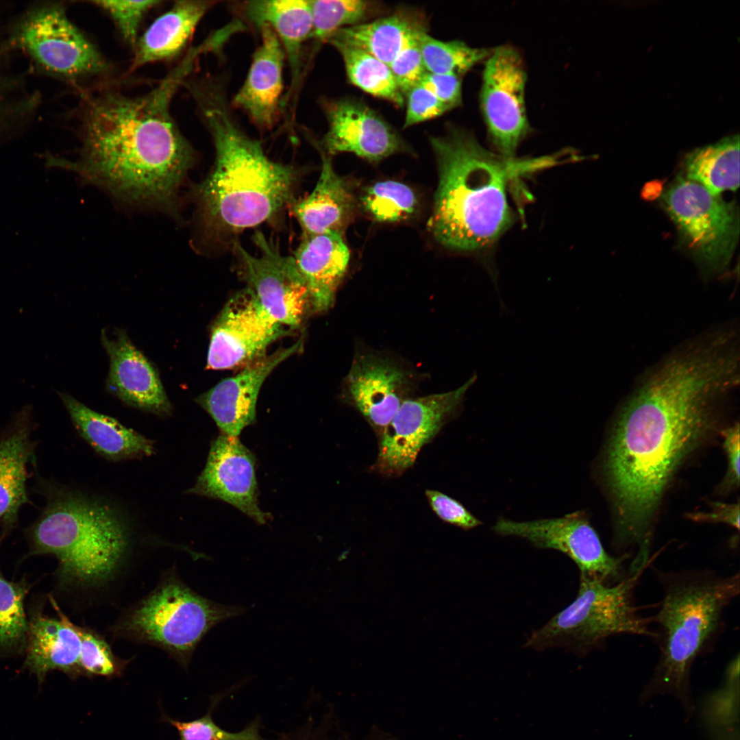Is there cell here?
<instances>
[{
  "label": "cell",
  "instance_id": "obj_1",
  "mask_svg": "<svg viewBox=\"0 0 740 740\" xmlns=\"http://www.w3.org/2000/svg\"><path fill=\"white\" fill-rule=\"evenodd\" d=\"M739 359L704 336L672 354L632 393L605 460L620 545H648V530L674 471L713 423L717 400L737 385Z\"/></svg>",
  "mask_w": 740,
  "mask_h": 740
},
{
  "label": "cell",
  "instance_id": "obj_20",
  "mask_svg": "<svg viewBox=\"0 0 740 740\" xmlns=\"http://www.w3.org/2000/svg\"><path fill=\"white\" fill-rule=\"evenodd\" d=\"M258 30L260 43L231 105L243 110L259 129L268 130L277 123L283 101L286 56L278 36L269 26L264 25Z\"/></svg>",
  "mask_w": 740,
  "mask_h": 740
},
{
  "label": "cell",
  "instance_id": "obj_31",
  "mask_svg": "<svg viewBox=\"0 0 740 740\" xmlns=\"http://www.w3.org/2000/svg\"><path fill=\"white\" fill-rule=\"evenodd\" d=\"M687 179L719 195L735 191L739 186V136H728L709 145L695 149L685 158Z\"/></svg>",
  "mask_w": 740,
  "mask_h": 740
},
{
  "label": "cell",
  "instance_id": "obj_14",
  "mask_svg": "<svg viewBox=\"0 0 740 740\" xmlns=\"http://www.w3.org/2000/svg\"><path fill=\"white\" fill-rule=\"evenodd\" d=\"M476 379L474 375L452 391L405 399L379 436L375 469L383 475L399 476L411 467L423 447L454 415Z\"/></svg>",
  "mask_w": 740,
  "mask_h": 740
},
{
  "label": "cell",
  "instance_id": "obj_37",
  "mask_svg": "<svg viewBox=\"0 0 740 740\" xmlns=\"http://www.w3.org/2000/svg\"><path fill=\"white\" fill-rule=\"evenodd\" d=\"M229 691L210 698V704L205 715L190 721H180L161 714L160 720L177 729L179 740H268L260 733L261 719H254L242 730L227 731L217 725L212 718L214 709ZM277 740H280V738Z\"/></svg>",
  "mask_w": 740,
  "mask_h": 740
},
{
  "label": "cell",
  "instance_id": "obj_16",
  "mask_svg": "<svg viewBox=\"0 0 740 740\" xmlns=\"http://www.w3.org/2000/svg\"><path fill=\"white\" fill-rule=\"evenodd\" d=\"M187 493L225 502L260 524L270 517L259 507L255 457L237 437L221 433L212 441L205 467Z\"/></svg>",
  "mask_w": 740,
  "mask_h": 740
},
{
  "label": "cell",
  "instance_id": "obj_35",
  "mask_svg": "<svg viewBox=\"0 0 740 740\" xmlns=\"http://www.w3.org/2000/svg\"><path fill=\"white\" fill-rule=\"evenodd\" d=\"M25 579L8 580L0 567V650H19L26 645L28 619L24 602L30 589Z\"/></svg>",
  "mask_w": 740,
  "mask_h": 740
},
{
  "label": "cell",
  "instance_id": "obj_24",
  "mask_svg": "<svg viewBox=\"0 0 740 740\" xmlns=\"http://www.w3.org/2000/svg\"><path fill=\"white\" fill-rule=\"evenodd\" d=\"M343 235L328 232L302 236L293 256L310 297L312 312H323L332 305L349 260Z\"/></svg>",
  "mask_w": 740,
  "mask_h": 740
},
{
  "label": "cell",
  "instance_id": "obj_3",
  "mask_svg": "<svg viewBox=\"0 0 740 740\" xmlns=\"http://www.w3.org/2000/svg\"><path fill=\"white\" fill-rule=\"evenodd\" d=\"M188 89L214 144L215 160L195 186L200 238L216 249H232L247 228L277 220L296 201L302 170L276 162L237 121L224 77L192 81Z\"/></svg>",
  "mask_w": 740,
  "mask_h": 740
},
{
  "label": "cell",
  "instance_id": "obj_12",
  "mask_svg": "<svg viewBox=\"0 0 740 740\" xmlns=\"http://www.w3.org/2000/svg\"><path fill=\"white\" fill-rule=\"evenodd\" d=\"M526 78L523 60L511 46L494 49L484 60L481 109L493 145L506 159H514L530 130L525 102Z\"/></svg>",
  "mask_w": 740,
  "mask_h": 740
},
{
  "label": "cell",
  "instance_id": "obj_36",
  "mask_svg": "<svg viewBox=\"0 0 740 740\" xmlns=\"http://www.w3.org/2000/svg\"><path fill=\"white\" fill-rule=\"evenodd\" d=\"M312 29L311 39L327 42L338 30L361 23L373 11L372 3L364 0H310Z\"/></svg>",
  "mask_w": 740,
  "mask_h": 740
},
{
  "label": "cell",
  "instance_id": "obj_4",
  "mask_svg": "<svg viewBox=\"0 0 740 740\" xmlns=\"http://www.w3.org/2000/svg\"><path fill=\"white\" fill-rule=\"evenodd\" d=\"M430 143L439 185L428 227L445 247L476 251L491 247L514 222L507 196L513 171L542 164L517 162L484 148L470 133L450 126Z\"/></svg>",
  "mask_w": 740,
  "mask_h": 740
},
{
  "label": "cell",
  "instance_id": "obj_43",
  "mask_svg": "<svg viewBox=\"0 0 740 740\" xmlns=\"http://www.w3.org/2000/svg\"><path fill=\"white\" fill-rule=\"evenodd\" d=\"M461 76L427 72L419 84L431 92L450 110L461 103Z\"/></svg>",
  "mask_w": 740,
  "mask_h": 740
},
{
  "label": "cell",
  "instance_id": "obj_9",
  "mask_svg": "<svg viewBox=\"0 0 740 740\" xmlns=\"http://www.w3.org/2000/svg\"><path fill=\"white\" fill-rule=\"evenodd\" d=\"M239 605H225L201 596L180 581L168 580L134 608L121 631L169 652L184 667L213 627L245 613Z\"/></svg>",
  "mask_w": 740,
  "mask_h": 740
},
{
  "label": "cell",
  "instance_id": "obj_13",
  "mask_svg": "<svg viewBox=\"0 0 740 740\" xmlns=\"http://www.w3.org/2000/svg\"><path fill=\"white\" fill-rule=\"evenodd\" d=\"M493 530L502 536L524 539L537 548L562 552L577 565L580 576L609 584L625 578L622 576L624 557H613L606 552L597 533L582 511L526 521L501 517Z\"/></svg>",
  "mask_w": 740,
  "mask_h": 740
},
{
  "label": "cell",
  "instance_id": "obj_29",
  "mask_svg": "<svg viewBox=\"0 0 740 740\" xmlns=\"http://www.w3.org/2000/svg\"><path fill=\"white\" fill-rule=\"evenodd\" d=\"M215 3L213 1H175L137 40L130 71L178 55L186 47L201 18Z\"/></svg>",
  "mask_w": 740,
  "mask_h": 740
},
{
  "label": "cell",
  "instance_id": "obj_44",
  "mask_svg": "<svg viewBox=\"0 0 740 740\" xmlns=\"http://www.w3.org/2000/svg\"><path fill=\"white\" fill-rule=\"evenodd\" d=\"M739 423L722 432L728 461V481L737 485L739 482Z\"/></svg>",
  "mask_w": 740,
  "mask_h": 740
},
{
  "label": "cell",
  "instance_id": "obj_42",
  "mask_svg": "<svg viewBox=\"0 0 740 740\" xmlns=\"http://www.w3.org/2000/svg\"><path fill=\"white\" fill-rule=\"evenodd\" d=\"M426 496L434 513L446 523L466 530L482 524L461 503L440 491L426 490Z\"/></svg>",
  "mask_w": 740,
  "mask_h": 740
},
{
  "label": "cell",
  "instance_id": "obj_23",
  "mask_svg": "<svg viewBox=\"0 0 740 740\" xmlns=\"http://www.w3.org/2000/svg\"><path fill=\"white\" fill-rule=\"evenodd\" d=\"M58 618L32 611L28 620L25 666L42 681L48 672L60 670L72 678L81 676V637L77 626L52 600Z\"/></svg>",
  "mask_w": 740,
  "mask_h": 740
},
{
  "label": "cell",
  "instance_id": "obj_22",
  "mask_svg": "<svg viewBox=\"0 0 740 740\" xmlns=\"http://www.w3.org/2000/svg\"><path fill=\"white\" fill-rule=\"evenodd\" d=\"M394 364L373 356L356 360L347 378L350 399L378 436L405 399L407 379Z\"/></svg>",
  "mask_w": 740,
  "mask_h": 740
},
{
  "label": "cell",
  "instance_id": "obj_28",
  "mask_svg": "<svg viewBox=\"0 0 740 740\" xmlns=\"http://www.w3.org/2000/svg\"><path fill=\"white\" fill-rule=\"evenodd\" d=\"M10 11L0 2V142L27 130L36 108L35 89L27 72L16 66L8 34Z\"/></svg>",
  "mask_w": 740,
  "mask_h": 740
},
{
  "label": "cell",
  "instance_id": "obj_11",
  "mask_svg": "<svg viewBox=\"0 0 740 740\" xmlns=\"http://www.w3.org/2000/svg\"><path fill=\"white\" fill-rule=\"evenodd\" d=\"M253 241L259 251L256 256L238 241L233 245L239 274L277 321L289 329L299 328L312 308L307 284L293 257L283 255L260 232H256Z\"/></svg>",
  "mask_w": 740,
  "mask_h": 740
},
{
  "label": "cell",
  "instance_id": "obj_21",
  "mask_svg": "<svg viewBox=\"0 0 740 740\" xmlns=\"http://www.w3.org/2000/svg\"><path fill=\"white\" fill-rule=\"evenodd\" d=\"M110 358L109 391L125 404L160 417L170 415L171 404L152 364L119 331L115 338L102 332Z\"/></svg>",
  "mask_w": 740,
  "mask_h": 740
},
{
  "label": "cell",
  "instance_id": "obj_19",
  "mask_svg": "<svg viewBox=\"0 0 740 740\" xmlns=\"http://www.w3.org/2000/svg\"><path fill=\"white\" fill-rule=\"evenodd\" d=\"M35 427L32 406L27 405L0 432V543L17 526L21 508L30 503L27 482L36 460Z\"/></svg>",
  "mask_w": 740,
  "mask_h": 740
},
{
  "label": "cell",
  "instance_id": "obj_8",
  "mask_svg": "<svg viewBox=\"0 0 740 740\" xmlns=\"http://www.w3.org/2000/svg\"><path fill=\"white\" fill-rule=\"evenodd\" d=\"M9 38L16 53L43 76L72 84L109 71L103 56L59 1L34 2L15 12Z\"/></svg>",
  "mask_w": 740,
  "mask_h": 740
},
{
  "label": "cell",
  "instance_id": "obj_34",
  "mask_svg": "<svg viewBox=\"0 0 740 740\" xmlns=\"http://www.w3.org/2000/svg\"><path fill=\"white\" fill-rule=\"evenodd\" d=\"M366 212L379 222L393 223L410 218L418 199L408 185L395 180L380 181L366 188L360 198Z\"/></svg>",
  "mask_w": 740,
  "mask_h": 740
},
{
  "label": "cell",
  "instance_id": "obj_18",
  "mask_svg": "<svg viewBox=\"0 0 740 740\" xmlns=\"http://www.w3.org/2000/svg\"><path fill=\"white\" fill-rule=\"evenodd\" d=\"M303 338L245 366L236 375L223 380L196 401L212 418L222 434L237 437L254 423L259 392L264 382L282 362L299 352Z\"/></svg>",
  "mask_w": 740,
  "mask_h": 740
},
{
  "label": "cell",
  "instance_id": "obj_26",
  "mask_svg": "<svg viewBox=\"0 0 740 740\" xmlns=\"http://www.w3.org/2000/svg\"><path fill=\"white\" fill-rule=\"evenodd\" d=\"M242 10L247 20L258 29L264 25L269 26L282 45L291 71V85L283 101L287 102L301 77L302 49L312 29L310 1H248Z\"/></svg>",
  "mask_w": 740,
  "mask_h": 740
},
{
  "label": "cell",
  "instance_id": "obj_45",
  "mask_svg": "<svg viewBox=\"0 0 740 740\" xmlns=\"http://www.w3.org/2000/svg\"><path fill=\"white\" fill-rule=\"evenodd\" d=\"M697 521H705L711 522H722L730 526L739 529V504H724L717 502L713 504L711 510L708 513H695L690 516Z\"/></svg>",
  "mask_w": 740,
  "mask_h": 740
},
{
  "label": "cell",
  "instance_id": "obj_2",
  "mask_svg": "<svg viewBox=\"0 0 740 740\" xmlns=\"http://www.w3.org/2000/svg\"><path fill=\"white\" fill-rule=\"evenodd\" d=\"M197 56L190 51L143 95L106 90L87 97L81 112L78 159L52 157L49 164L71 170L123 200L174 213L178 189L195 153L170 106Z\"/></svg>",
  "mask_w": 740,
  "mask_h": 740
},
{
  "label": "cell",
  "instance_id": "obj_39",
  "mask_svg": "<svg viewBox=\"0 0 740 740\" xmlns=\"http://www.w3.org/2000/svg\"><path fill=\"white\" fill-rule=\"evenodd\" d=\"M91 3L106 11L114 22L123 38L135 45L140 24L145 14L160 1H106Z\"/></svg>",
  "mask_w": 740,
  "mask_h": 740
},
{
  "label": "cell",
  "instance_id": "obj_30",
  "mask_svg": "<svg viewBox=\"0 0 740 740\" xmlns=\"http://www.w3.org/2000/svg\"><path fill=\"white\" fill-rule=\"evenodd\" d=\"M426 29L419 16L400 10L371 22L342 28L327 42L334 40L358 48L389 66L400 51Z\"/></svg>",
  "mask_w": 740,
  "mask_h": 740
},
{
  "label": "cell",
  "instance_id": "obj_10",
  "mask_svg": "<svg viewBox=\"0 0 740 740\" xmlns=\"http://www.w3.org/2000/svg\"><path fill=\"white\" fill-rule=\"evenodd\" d=\"M663 201L697 261L708 272L723 271L739 239V214L735 204L682 177L666 190Z\"/></svg>",
  "mask_w": 740,
  "mask_h": 740
},
{
  "label": "cell",
  "instance_id": "obj_27",
  "mask_svg": "<svg viewBox=\"0 0 740 740\" xmlns=\"http://www.w3.org/2000/svg\"><path fill=\"white\" fill-rule=\"evenodd\" d=\"M59 396L78 434L105 458L121 461L153 454L152 440L90 409L68 393H59Z\"/></svg>",
  "mask_w": 740,
  "mask_h": 740
},
{
  "label": "cell",
  "instance_id": "obj_6",
  "mask_svg": "<svg viewBox=\"0 0 740 740\" xmlns=\"http://www.w3.org/2000/svg\"><path fill=\"white\" fill-rule=\"evenodd\" d=\"M739 574H662L663 598L655 616L661 656L650 687L683 694L691 665L717 634L724 611L739 593Z\"/></svg>",
  "mask_w": 740,
  "mask_h": 740
},
{
  "label": "cell",
  "instance_id": "obj_17",
  "mask_svg": "<svg viewBox=\"0 0 740 740\" xmlns=\"http://www.w3.org/2000/svg\"><path fill=\"white\" fill-rule=\"evenodd\" d=\"M328 130L315 147L332 155L349 152L370 162H379L405 150L395 130L375 111L351 99L323 101Z\"/></svg>",
  "mask_w": 740,
  "mask_h": 740
},
{
  "label": "cell",
  "instance_id": "obj_38",
  "mask_svg": "<svg viewBox=\"0 0 740 740\" xmlns=\"http://www.w3.org/2000/svg\"><path fill=\"white\" fill-rule=\"evenodd\" d=\"M81 637L79 670L81 676L112 678L120 676L126 661L116 658L109 645L99 634L77 626Z\"/></svg>",
  "mask_w": 740,
  "mask_h": 740
},
{
  "label": "cell",
  "instance_id": "obj_41",
  "mask_svg": "<svg viewBox=\"0 0 740 740\" xmlns=\"http://www.w3.org/2000/svg\"><path fill=\"white\" fill-rule=\"evenodd\" d=\"M405 96L407 99L404 128L434 119L450 110L420 84L410 89Z\"/></svg>",
  "mask_w": 740,
  "mask_h": 740
},
{
  "label": "cell",
  "instance_id": "obj_7",
  "mask_svg": "<svg viewBox=\"0 0 740 740\" xmlns=\"http://www.w3.org/2000/svg\"><path fill=\"white\" fill-rule=\"evenodd\" d=\"M641 574H630L613 584L580 576L576 599L533 631L525 645L536 650L563 648L583 653L618 634L655 637L632 601Z\"/></svg>",
  "mask_w": 740,
  "mask_h": 740
},
{
  "label": "cell",
  "instance_id": "obj_5",
  "mask_svg": "<svg viewBox=\"0 0 740 740\" xmlns=\"http://www.w3.org/2000/svg\"><path fill=\"white\" fill-rule=\"evenodd\" d=\"M45 500L25 530L32 555H53L64 584L92 586L110 579L130 544L125 519L113 507L59 483L38 478Z\"/></svg>",
  "mask_w": 740,
  "mask_h": 740
},
{
  "label": "cell",
  "instance_id": "obj_33",
  "mask_svg": "<svg viewBox=\"0 0 740 740\" xmlns=\"http://www.w3.org/2000/svg\"><path fill=\"white\" fill-rule=\"evenodd\" d=\"M418 43L428 72L459 76L484 61L492 51L472 47L460 40H440L426 29L419 34Z\"/></svg>",
  "mask_w": 740,
  "mask_h": 740
},
{
  "label": "cell",
  "instance_id": "obj_15",
  "mask_svg": "<svg viewBox=\"0 0 740 740\" xmlns=\"http://www.w3.org/2000/svg\"><path fill=\"white\" fill-rule=\"evenodd\" d=\"M289 330L263 307L249 287L232 295L214 322L207 356L213 370L247 366Z\"/></svg>",
  "mask_w": 740,
  "mask_h": 740
},
{
  "label": "cell",
  "instance_id": "obj_25",
  "mask_svg": "<svg viewBox=\"0 0 740 740\" xmlns=\"http://www.w3.org/2000/svg\"><path fill=\"white\" fill-rule=\"evenodd\" d=\"M316 147L322 161L319 178L312 193L296 200L291 210L302 236L328 232L343 235L354 213L355 199L347 181L334 170L331 156Z\"/></svg>",
  "mask_w": 740,
  "mask_h": 740
},
{
  "label": "cell",
  "instance_id": "obj_40",
  "mask_svg": "<svg viewBox=\"0 0 740 740\" xmlns=\"http://www.w3.org/2000/svg\"><path fill=\"white\" fill-rule=\"evenodd\" d=\"M418 36L410 41L388 66L404 97L410 89L419 84L428 72L419 46Z\"/></svg>",
  "mask_w": 740,
  "mask_h": 740
},
{
  "label": "cell",
  "instance_id": "obj_32",
  "mask_svg": "<svg viewBox=\"0 0 740 740\" xmlns=\"http://www.w3.org/2000/svg\"><path fill=\"white\" fill-rule=\"evenodd\" d=\"M341 54L349 82L364 92L401 107L404 103L389 66L358 48L328 41Z\"/></svg>",
  "mask_w": 740,
  "mask_h": 740
}]
</instances>
